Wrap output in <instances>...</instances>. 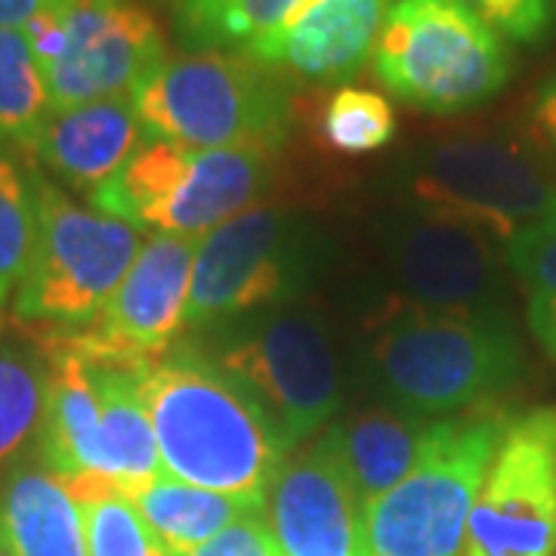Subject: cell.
Wrapping results in <instances>:
<instances>
[{
    "label": "cell",
    "instance_id": "6da1fadb",
    "mask_svg": "<svg viewBox=\"0 0 556 556\" xmlns=\"http://www.w3.org/2000/svg\"><path fill=\"white\" fill-rule=\"evenodd\" d=\"M142 402L164 477L186 485L263 497L291 455L257 399L195 346H170L142 371Z\"/></svg>",
    "mask_w": 556,
    "mask_h": 556
},
{
    "label": "cell",
    "instance_id": "7402d4cb",
    "mask_svg": "<svg viewBox=\"0 0 556 556\" xmlns=\"http://www.w3.org/2000/svg\"><path fill=\"white\" fill-rule=\"evenodd\" d=\"M53 112L50 90L22 28H0V139L25 149Z\"/></svg>",
    "mask_w": 556,
    "mask_h": 556
},
{
    "label": "cell",
    "instance_id": "ba28073f",
    "mask_svg": "<svg viewBox=\"0 0 556 556\" xmlns=\"http://www.w3.org/2000/svg\"><path fill=\"white\" fill-rule=\"evenodd\" d=\"M408 189L427 217L473 226L497 241L556 217V179L532 149L497 134H457L424 146Z\"/></svg>",
    "mask_w": 556,
    "mask_h": 556
},
{
    "label": "cell",
    "instance_id": "30bf717a",
    "mask_svg": "<svg viewBox=\"0 0 556 556\" xmlns=\"http://www.w3.org/2000/svg\"><path fill=\"white\" fill-rule=\"evenodd\" d=\"M257 399L288 448L331 427L340 408V365L318 318L281 309L232 331L207 353Z\"/></svg>",
    "mask_w": 556,
    "mask_h": 556
},
{
    "label": "cell",
    "instance_id": "44dd1931",
    "mask_svg": "<svg viewBox=\"0 0 556 556\" xmlns=\"http://www.w3.org/2000/svg\"><path fill=\"white\" fill-rule=\"evenodd\" d=\"M303 0H179L177 31L186 47H248L276 31Z\"/></svg>",
    "mask_w": 556,
    "mask_h": 556
},
{
    "label": "cell",
    "instance_id": "4dcf8cb0",
    "mask_svg": "<svg viewBox=\"0 0 556 556\" xmlns=\"http://www.w3.org/2000/svg\"><path fill=\"white\" fill-rule=\"evenodd\" d=\"M50 0H0V28H25Z\"/></svg>",
    "mask_w": 556,
    "mask_h": 556
},
{
    "label": "cell",
    "instance_id": "603a6c76",
    "mask_svg": "<svg viewBox=\"0 0 556 556\" xmlns=\"http://www.w3.org/2000/svg\"><path fill=\"white\" fill-rule=\"evenodd\" d=\"M38 244L35 167L0 152V306L20 291Z\"/></svg>",
    "mask_w": 556,
    "mask_h": 556
},
{
    "label": "cell",
    "instance_id": "4316f807",
    "mask_svg": "<svg viewBox=\"0 0 556 556\" xmlns=\"http://www.w3.org/2000/svg\"><path fill=\"white\" fill-rule=\"evenodd\" d=\"M90 556H170L130 497L109 492L80 504Z\"/></svg>",
    "mask_w": 556,
    "mask_h": 556
},
{
    "label": "cell",
    "instance_id": "1f68e13d",
    "mask_svg": "<svg viewBox=\"0 0 556 556\" xmlns=\"http://www.w3.org/2000/svg\"><path fill=\"white\" fill-rule=\"evenodd\" d=\"M0 556H16L13 551H10V544H7L3 538H0Z\"/></svg>",
    "mask_w": 556,
    "mask_h": 556
},
{
    "label": "cell",
    "instance_id": "277c9868",
    "mask_svg": "<svg viewBox=\"0 0 556 556\" xmlns=\"http://www.w3.org/2000/svg\"><path fill=\"white\" fill-rule=\"evenodd\" d=\"M510 417L497 402L439 417L412 473L365 507V556H464L467 519Z\"/></svg>",
    "mask_w": 556,
    "mask_h": 556
},
{
    "label": "cell",
    "instance_id": "e0dca14e",
    "mask_svg": "<svg viewBox=\"0 0 556 556\" xmlns=\"http://www.w3.org/2000/svg\"><path fill=\"white\" fill-rule=\"evenodd\" d=\"M146 139L130 97H115L75 109H53L22 152L38 159L53 177L90 195L137 155Z\"/></svg>",
    "mask_w": 556,
    "mask_h": 556
},
{
    "label": "cell",
    "instance_id": "7a4b0ae2",
    "mask_svg": "<svg viewBox=\"0 0 556 556\" xmlns=\"http://www.w3.org/2000/svg\"><path fill=\"white\" fill-rule=\"evenodd\" d=\"M371 371L399 412L448 417L510 393L526 375V350L510 316L412 306L383 321Z\"/></svg>",
    "mask_w": 556,
    "mask_h": 556
},
{
    "label": "cell",
    "instance_id": "8992f818",
    "mask_svg": "<svg viewBox=\"0 0 556 556\" xmlns=\"http://www.w3.org/2000/svg\"><path fill=\"white\" fill-rule=\"evenodd\" d=\"M375 75L399 100L457 115L504 90V38L457 0H393L375 43Z\"/></svg>",
    "mask_w": 556,
    "mask_h": 556
},
{
    "label": "cell",
    "instance_id": "83f0119b",
    "mask_svg": "<svg viewBox=\"0 0 556 556\" xmlns=\"http://www.w3.org/2000/svg\"><path fill=\"white\" fill-rule=\"evenodd\" d=\"M501 38L532 47L554 31L556 0H457Z\"/></svg>",
    "mask_w": 556,
    "mask_h": 556
},
{
    "label": "cell",
    "instance_id": "52a82bcc",
    "mask_svg": "<svg viewBox=\"0 0 556 556\" xmlns=\"http://www.w3.org/2000/svg\"><path fill=\"white\" fill-rule=\"evenodd\" d=\"M38 244L16 291V318L47 334L84 331L118 291L146 236L130 223L80 207L35 167Z\"/></svg>",
    "mask_w": 556,
    "mask_h": 556
},
{
    "label": "cell",
    "instance_id": "5bb4252c",
    "mask_svg": "<svg viewBox=\"0 0 556 556\" xmlns=\"http://www.w3.org/2000/svg\"><path fill=\"white\" fill-rule=\"evenodd\" d=\"M362 514L325 430L281 460L263 495V519L281 556H365Z\"/></svg>",
    "mask_w": 556,
    "mask_h": 556
},
{
    "label": "cell",
    "instance_id": "4fadbf2b",
    "mask_svg": "<svg viewBox=\"0 0 556 556\" xmlns=\"http://www.w3.org/2000/svg\"><path fill=\"white\" fill-rule=\"evenodd\" d=\"M495 241L473 226L420 214L393 232V278L420 309L507 316L510 266Z\"/></svg>",
    "mask_w": 556,
    "mask_h": 556
},
{
    "label": "cell",
    "instance_id": "8fae6325",
    "mask_svg": "<svg viewBox=\"0 0 556 556\" xmlns=\"http://www.w3.org/2000/svg\"><path fill=\"white\" fill-rule=\"evenodd\" d=\"M464 556H556V408L510 417L467 519Z\"/></svg>",
    "mask_w": 556,
    "mask_h": 556
},
{
    "label": "cell",
    "instance_id": "d4e9b609",
    "mask_svg": "<svg viewBox=\"0 0 556 556\" xmlns=\"http://www.w3.org/2000/svg\"><path fill=\"white\" fill-rule=\"evenodd\" d=\"M47 412V368L40 358L0 350V467L40 437Z\"/></svg>",
    "mask_w": 556,
    "mask_h": 556
},
{
    "label": "cell",
    "instance_id": "cb8c5ba5",
    "mask_svg": "<svg viewBox=\"0 0 556 556\" xmlns=\"http://www.w3.org/2000/svg\"><path fill=\"white\" fill-rule=\"evenodd\" d=\"M510 276L526 298V321L538 350L556 362V217L504 244Z\"/></svg>",
    "mask_w": 556,
    "mask_h": 556
},
{
    "label": "cell",
    "instance_id": "d6a6232c",
    "mask_svg": "<svg viewBox=\"0 0 556 556\" xmlns=\"http://www.w3.org/2000/svg\"><path fill=\"white\" fill-rule=\"evenodd\" d=\"M0 152H3V139H0Z\"/></svg>",
    "mask_w": 556,
    "mask_h": 556
},
{
    "label": "cell",
    "instance_id": "2e32d148",
    "mask_svg": "<svg viewBox=\"0 0 556 556\" xmlns=\"http://www.w3.org/2000/svg\"><path fill=\"white\" fill-rule=\"evenodd\" d=\"M393 0H303L276 31L251 40L244 56L309 84L356 78L375 53Z\"/></svg>",
    "mask_w": 556,
    "mask_h": 556
},
{
    "label": "cell",
    "instance_id": "484cf974",
    "mask_svg": "<svg viewBox=\"0 0 556 556\" xmlns=\"http://www.w3.org/2000/svg\"><path fill=\"white\" fill-rule=\"evenodd\" d=\"M321 137L343 155L378 152L396 137V112L375 90L340 87L321 112Z\"/></svg>",
    "mask_w": 556,
    "mask_h": 556
},
{
    "label": "cell",
    "instance_id": "f546056e",
    "mask_svg": "<svg viewBox=\"0 0 556 556\" xmlns=\"http://www.w3.org/2000/svg\"><path fill=\"white\" fill-rule=\"evenodd\" d=\"M529 124L538 142L556 159V72L535 90L529 105Z\"/></svg>",
    "mask_w": 556,
    "mask_h": 556
},
{
    "label": "cell",
    "instance_id": "f1b7e54d",
    "mask_svg": "<svg viewBox=\"0 0 556 556\" xmlns=\"http://www.w3.org/2000/svg\"><path fill=\"white\" fill-rule=\"evenodd\" d=\"M189 556H281V551H278L276 538L269 535L263 514H254V517L232 522L226 532L211 538L204 547Z\"/></svg>",
    "mask_w": 556,
    "mask_h": 556
},
{
    "label": "cell",
    "instance_id": "9a60e30c",
    "mask_svg": "<svg viewBox=\"0 0 556 556\" xmlns=\"http://www.w3.org/2000/svg\"><path fill=\"white\" fill-rule=\"evenodd\" d=\"M199 239L149 236L102 316L84 328L121 356L155 362L186 328Z\"/></svg>",
    "mask_w": 556,
    "mask_h": 556
},
{
    "label": "cell",
    "instance_id": "9c48e42d",
    "mask_svg": "<svg viewBox=\"0 0 556 556\" xmlns=\"http://www.w3.org/2000/svg\"><path fill=\"white\" fill-rule=\"evenodd\" d=\"M22 31L53 109L130 97L167 56L159 22L137 0H50Z\"/></svg>",
    "mask_w": 556,
    "mask_h": 556
},
{
    "label": "cell",
    "instance_id": "5b68a950",
    "mask_svg": "<svg viewBox=\"0 0 556 556\" xmlns=\"http://www.w3.org/2000/svg\"><path fill=\"white\" fill-rule=\"evenodd\" d=\"M266 182L269 155L254 149H189L146 139L137 155L87 199L93 211L134 229L204 239L251 211Z\"/></svg>",
    "mask_w": 556,
    "mask_h": 556
},
{
    "label": "cell",
    "instance_id": "7c38bea8",
    "mask_svg": "<svg viewBox=\"0 0 556 556\" xmlns=\"http://www.w3.org/2000/svg\"><path fill=\"white\" fill-rule=\"evenodd\" d=\"M303 281V244L294 219L269 204H254L199 239L186 328L273 306L291 298Z\"/></svg>",
    "mask_w": 556,
    "mask_h": 556
},
{
    "label": "cell",
    "instance_id": "ffe728a7",
    "mask_svg": "<svg viewBox=\"0 0 556 556\" xmlns=\"http://www.w3.org/2000/svg\"><path fill=\"white\" fill-rule=\"evenodd\" d=\"M134 504L170 556L195 554L232 522L263 514V497L223 495L170 477L155 479Z\"/></svg>",
    "mask_w": 556,
    "mask_h": 556
},
{
    "label": "cell",
    "instance_id": "d6986e66",
    "mask_svg": "<svg viewBox=\"0 0 556 556\" xmlns=\"http://www.w3.org/2000/svg\"><path fill=\"white\" fill-rule=\"evenodd\" d=\"M0 538L16 556H90L80 504L47 467H22L7 479Z\"/></svg>",
    "mask_w": 556,
    "mask_h": 556
},
{
    "label": "cell",
    "instance_id": "ac0fdd59",
    "mask_svg": "<svg viewBox=\"0 0 556 556\" xmlns=\"http://www.w3.org/2000/svg\"><path fill=\"white\" fill-rule=\"evenodd\" d=\"M439 417H420L399 408H375L331 424L325 433L343 460V470L356 489L362 507L387 495L412 473Z\"/></svg>",
    "mask_w": 556,
    "mask_h": 556
},
{
    "label": "cell",
    "instance_id": "3957f363",
    "mask_svg": "<svg viewBox=\"0 0 556 556\" xmlns=\"http://www.w3.org/2000/svg\"><path fill=\"white\" fill-rule=\"evenodd\" d=\"M149 139L189 149H254L276 155L291 130V97L273 68L244 53H177L130 93Z\"/></svg>",
    "mask_w": 556,
    "mask_h": 556
}]
</instances>
